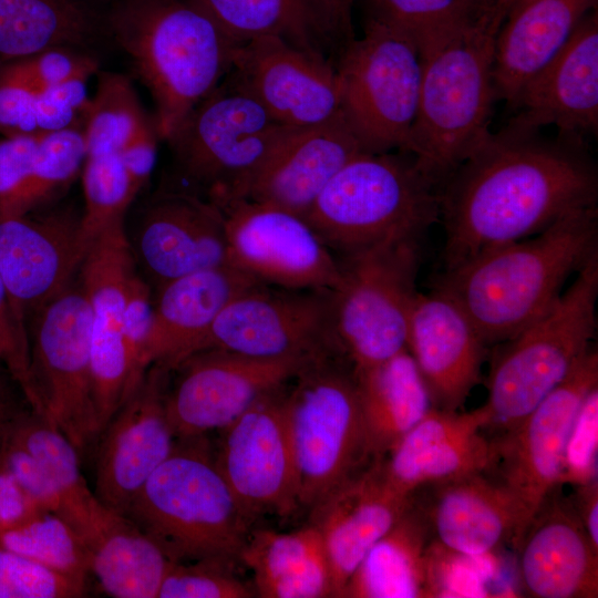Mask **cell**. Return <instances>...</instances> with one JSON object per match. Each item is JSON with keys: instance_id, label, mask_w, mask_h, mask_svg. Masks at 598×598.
Segmentation results:
<instances>
[{"instance_id": "ee69618b", "label": "cell", "mask_w": 598, "mask_h": 598, "mask_svg": "<svg viewBox=\"0 0 598 598\" xmlns=\"http://www.w3.org/2000/svg\"><path fill=\"white\" fill-rule=\"evenodd\" d=\"M234 561L199 559L173 561L157 594V598H249L255 589L238 578Z\"/></svg>"}, {"instance_id": "bcb514c9", "label": "cell", "mask_w": 598, "mask_h": 598, "mask_svg": "<svg viewBox=\"0 0 598 598\" xmlns=\"http://www.w3.org/2000/svg\"><path fill=\"white\" fill-rule=\"evenodd\" d=\"M7 62L38 91L74 79L87 80L97 69L93 56L66 47L48 49Z\"/></svg>"}, {"instance_id": "2e32d148", "label": "cell", "mask_w": 598, "mask_h": 598, "mask_svg": "<svg viewBox=\"0 0 598 598\" xmlns=\"http://www.w3.org/2000/svg\"><path fill=\"white\" fill-rule=\"evenodd\" d=\"M218 207L224 216L228 265L270 286L338 287V258L306 218L249 198Z\"/></svg>"}, {"instance_id": "6125c7cd", "label": "cell", "mask_w": 598, "mask_h": 598, "mask_svg": "<svg viewBox=\"0 0 598 598\" xmlns=\"http://www.w3.org/2000/svg\"><path fill=\"white\" fill-rule=\"evenodd\" d=\"M489 1V0H488ZM491 3V2H489ZM495 11V10H494Z\"/></svg>"}, {"instance_id": "91938a15", "label": "cell", "mask_w": 598, "mask_h": 598, "mask_svg": "<svg viewBox=\"0 0 598 598\" xmlns=\"http://www.w3.org/2000/svg\"><path fill=\"white\" fill-rule=\"evenodd\" d=\"M577 494L576 514L592 546L598 549V484L597 480L580 484Z\"/></svg>"}, {"instance_id": "8fae6325", "label": "cell", "mask_w": 598, "mask_h": 598, "mask_svg": "<svg viewBox=\"0 0 598 598\" xmlns=\"http://www.w3.org/2000/svg\"><path fill=\"white\" fill-rule=\"evenodd\" d=\"M337 258V337L353 368L367 369L406 349L420 240L385 241Z\"/></svg>"}, {"instance_id": "d590c367", "label": "cell", "mask_w": 598, "mask_h": 598, "mask_svg": "<svg viewBox=\"0 0 598 598\" xmlns=\"http://www.w3.org/2000/svg\"><path fill=\"white\" fill-rule=\"evenodd\" d=\"M234 41L276 35L328 58L336 48L322 0H193Z\"/></svg>"}, {"instance_id": "3957f363", "label": "cell", "mask_w": 598, "mask_h": 598, "mask_svg": "<svg viewBox=\"0 0 598 598\" xmlns=\"http://www.w3.org/2000/svg\"><path fill=\"white\" fill-rule=\"evenodd\" d=\"M110 28L148 89L166 141L223 81L239 45L193 0H122Z\"/></svg>"}, {"instance_id": "816d5d0a", "label": "cell", "mask_w": 598, "mask_h": 598, "mask_svg": "<svg viewBox=\"0 0 598 598\" xmlns=\"http://www.w3.org/2000/svg\"><path fill=\"white\" fill-rule=\"evenodd\" d=\"M0 465L41 509L60 516L62 503L59 491L28 451L6 437L0 444Z\"/></svg>"}, {"instance_id": "ffe728a7", "label": "cell", "mask_w": 598, "mask_h": 598, "mask_svg": "<svg viewBox=\"0 0 598 598\" xmlns=\"http://www.w3.org/2000/svg\"><path fill=\"white\" fill-rule=\"evenodd\" d=\"M90 245L71 207L0 220V275L27 333L32 317L71 283Z\"/></svg>"}, {"instance_id": "ab89813d", "label": "cell", "mask_w": 598, "mask_h": 598, "mask_svg": "<svg viewBox=\"0 0 598 598\" xmlns=\"http://www.w3.org/2000/svg\"><path fill=\"white\" fill-rule=\"evenodd\" d=\"M153 121L144 114L137 94L126 76L116 73L101 74L83 125L86 157L118 154Z\"/></svg>"}, {"instance_id": "11a10c76", "label": "cell", "mask_w": 598, "mask_h": 598, "mask_svg": "<svg viewBox=\"0 0 598 598\" xmlns=\"http://www.w3.org/2000/svg\"><path fill=\"white\" fill-rule=\"evenodd\" d=\"M157 138L158 134L153 121L118 153L134 184L140 189L146 184L154 168Z\"/></svg>"}, {"instance_id": "b9f144b4", "label": "cell", "mask_w": 598, "mask_h": 598, "mask_svg": "<svg viewBox=\"0 0 598 598\" xmlns=\"http://www.w3.org/2000/svg\"><path fill=\"white\" fill-rule=\"evenodd\" d=\"M85 158L83 127L42 134L16 216L41 208L66 188L80 172Z\"/></svg>"}, {"instance_id": "ba28073f", "label": "cell", "mask_w": 598, "mask_h": 598, "mask_svg": "<svg viewBox=\"0 0 598 598\" xmlns=\"http://www.w3.org/2000/svg\"><path fill=\"white\" fill-rule=\"evenodd\" d=\"M343 357L337 353L311 361L286 391L299 508L311 509L375 460L365 435L354 369L341 362Z\"/></svg>"}, {"instance_id": "db71d44e", "label": "cell", "mask_w": 598, "mask_h": 598, "mask_svg": "<svg viewBox=\"0 0 598 598\" xmlns=\"http://www.w3.org/2000/svg\"><path fill=\"white\" fill-rule=\"evenodd\" d=\"M0 360L11 371L33 405V391L29 372V339L13 313L8 292L0 275Z\"/></svg>"}, {"instance_id": "9c48e42d", "label": "cell", "mask_w": 598, "mask_h": 598, "mask_svg": "<svg viewBox=\"0 0 598 598\" xmlns=\"http://www.w3.org/2000/svg\"><path fill=\"white\" fill-rule=\"evenodd\" d=\"M299 128L276 122L226 80L204 97L167 140L182 188L217 206L246 198L274 153Z\"/></svg>"}, {"instance_id": "d6a6232c", "label": "cell", "mask_w": 598, "mask_h": 598, "mask_svg": "<svg viewBox=\"0 0 598 598\" xmlns=\"http://www.w3.org/2000/svg\"><path fill=\"white\" fill-rule=\"evenodd\" d=\"M261 598L334 597L331 569L318 529L250 530L239 558Z\"/></svg>"}, {"instance_id": "60d3db41", "label": "cell", "mask_w": 598, "mask_h": 598, "mask_svg": "<svg viewBox=\"0 0 598 598\" xmlns=\"http://www.w3.org/2000/svg\"><path fill=\"white\" fill-rule=\"evenodd\" d=\"M0 547L87 584V547L80 534L54 513L41 512L28 522L0 534Z\"/></svg>"}, {"instance_id": "8d00e7d4", "label": "cell", "mask_w": 598, "mask_h": 598, "mask_svg": "<svg viewBox=\"0 0 598 598\" xmlns=\"http://www.w3.org/2000/svg\"><path fill=\"white\" fill-rule=\"evenodd\" d=\"M95 33L93 14L75 0H0V61L83 48Z\"/></svg>"}, {"instance_id": "7a4b0ae2", "label": "cell", "mask_w": 598, "mask_h": 598, "mask_svg": "<svg viewBox=\"0 0 598 598\" xmlns=\"http://www.w3.org/2000/svg\"><path fill=\"white\" fill-rule=\"evenodd\" d=\"M597 254L598 210L592 206L444 270L434 289L462 308L486 347L496 346L544 315L567 279Z\"/></svg>"}, {"instance_id": "680465c9", "label": "cell", "mask_w": 598, "mask_h": 598, "mask_svg": "<svg viewBox=\"0 0 598 598\" xmlns=\"http://www.w3.org/2000/svg\"><path fill=\"white\" fill-rule=\"evenodd\" d=\"M354 0H322L327 24L339 51L353 39L351 12Z\"/></svg>"}, {"instance_id": "ac0fdd59", "label": "cell", "mask_w": 598, "mask_h": 598, "mask_svg": "<svg viewBox=\"0 0 598 598\" xmlns=\"http://www.w3.org/2000/svg\"><path fill=\"white\" fill-rule=\"evenodd\" d=\"M285 386L220 430L217 465L252 519L265 514L289 516L299 508Z\"/></svg>"}, {"instance_id": "4fadbf2b", "label": "cell", "mask_w": 598, "mask_h": 598, "mask_svg": "<svg viewBox=\"0 0 598 598\" xmlns=\"http://www.w3.org/2000/svg\"><path fill=\"white\" fill-rule=\"evenodd\" d=\"M598 385V354L592 349L575 370L513 430L491 440L496 480L517 512L512 538L518 546L527 526L563 477L568 442L579 411Z\"/></svg>"}, {"instance_id": "4dcf8cb0", "label": "cell", "mask_w": 598, "mask_h": 598, "mask_svg": "<svg viewBox=\"0 0 598 598\" xmlns=\"http://www.w3.org/2000/svg\"><path fill=\"white\" fill-rule=\"evenodd\" d=\"M434 487L427 506H421L432 539L470 556L487 555L505 538H513L517 512L508 492L482 473L465 475Z\"/></svg>"}, {"instance_id": "30bf717a", "label": "cell", "mask_w": 598, "mask_h": 598, "mask_svg": "<svg viewBox=\"0 0 598 598\" xmlns=\"http://www.w3.org/2000/svg\"><path fill=\"white\" fill-rule=\"evenodd\" d=\"M340 113L363 152L405 151L416 115L421 56L402 32L367 18L334 62Z\"/></svg>"}, {"instance_id": "e575fe53", "label": "cell", "mask_w": 598, "mask_h": 598, "mask_svg": "<svg viewBox=\"0 0 598 598\" xmlns=\"http://www.w3.org/2000/svg\"><path fill=\"white\" fill-rule=\"evenodd\" d=\"M354 374L369 448L375 460L382 458L429 412L432 401L408 349L354 369Z\"/></svg>"}, {"instance_id": "83f0119b", "label": "cell", "mask_w": 598, "mask_h": 598, "mask_svg": "<svg viewBox=\"0 0 598 598\" xmlns=\"http://www.w3.org/2000/svg\"><path fill=\"white\" fill-rule=\"evenodd\" d=\"M523 586L535 598H597L598 549L577 514L548 498L518 546Z\"/></svg>"}, {"instance_id": "d4e9b609", "label": "cell", "mask_w": 598, "mask_h": 598, "mask_svg": "<svg viewBox=\"0 0 598 598\" xmlns=\"http://www.w3.org/2000/svg\"><path fill=\"white\" fill-rule=\"evenodd\" d=\"M488 423L484 406L471 412H429L395 444L382 461L384 477L396 491L412 495L424 486L475 473H486L491 441L482 431Z\"/></svg>"}, {"instance_id": "94428289", "label": "cell", "mask_w": 598, "mask_h": 598, "mask_svg": "<svg viewBox=\"0 0 598 598\" xmlns=\"http://www.w3.org/2000/svg\"><path fill=\"white\" fill-rule=\"evenodd\" d=\"M493 9L495 10L496 14L504 21L507 12L512 8V6L516 2V0H489Z\"/></svg>"}, {"instance_id": "9f6ffc18", "label": "cell", "mask_w": 598, "mask_h": 598, "mask_svg": "<svg viewBox=\"0 0 598 598\" xmlns=\"http://www.w3.org/2000/svg\"><path fill=\"white\" fill-rule=\"evenodd\" d=\"M41 512L47 511L41 509L0 465V534L28 522Z\"/></svg>"}, {"instance_id": "603a6c76", "label": "cell", "mask_w": 598, "mask_h": 598, "mask_svg": "<svg viewBox=\"0 0 598 598\" xmlns=\"http://www.w3.org/2000/svg\"><path fill=\"white\" fill-rule=\"evenodd\" d=\"M413 499L386 481L381 458L326 496L311 512L322 539L334 589L343 590L370 548L394 525Z\"/></svg>"}, {"instance_id": "f907efd6", "label": "cell", "mask_w": 598, "mask_h": 598, "mask_svg": "<svg viewBox=\"0 0 598 598\" xmlns=\"http://www.w3.org/2000/svg\"><path fill=\"white\" fill-rule=\"evenodd\" d=\"M37 94L7 61H0V133L3 136L39 135Z\"/></svg>"}, {"instance_id": "5bb4252c", "label": "cell", "mask_w": 598, "mask_h": 598, "mask_svg": "<svg viewBox=\"0 0 598 598\" xmlns=\"http://www.w3.org/2000/svg\"><path fill=\"white\" fill-rule=\"evenodd\" d=\"M212 348L259 359L344 353L336 332L333 290L258 283L219 312L199 350Z\"/></svg>"}, {"instance_id": "44dd1931", "label": "cell", "mask_w": 598, "mask_h": 598, "mask_svg": "<svg viewBox=\"0 0 598 598\" xmlns=\"http://www.w3.org/2000/svg\"><path fill=\"white\" fill-rule=\"evenodd\" d=\"M169 375V370L152 364L96 439L94 494L118 513H126L176 443L165 406Z\"/></svg>"}, {"instance_id": "1f68e13d", "label": "cell", "mask_w": 598, "mask_h": 598, "mask_svg": "<svg viewBox=\"0 0 598 598\" xmlns=\"http://www.w3.org/2000/svg\"><path fill=\"white\" fill-rule=\"evenodd\" d=\"M83 540L90 575L106 595L157 598L173 560L131 518L101 503Z\"/></svg>"}, {"instance_id": "c3c4849f", "label": "cell", "mask_w": 598, "mask_h": 598, "mask_svg": "<svg viewBox=\"0 0 598 598\" xmlns=\"http://www.w3.org/2000/svg\"><path fill=\"white\" fill-rule=\"evenodd\" d=\"M152 312L151 289L136 271L128 283L125 306L124 339L130 365V395L140 385L147 371L144 352Z\"/></svg>"}, {"instance_id": "52a82bcc", "label": "cell", "mask_w": 598, "mask_h": 598, "mask_svg": "<svg viewBox=\"0 0 598 598\" xmlns=\"http://www.w3.org/2000/svg\"><path fill=\"white\" fill-rule=\"evenodd\" d=\"M597 298L598 254L544 315L498 344L483 405L486 427L513 430L575 370L591 350Z\"/></svg>"}, {"instance_id": "f35d334b", "label": "cell", "mask_w": 598, "mask_h": 598, "mask_svg": "<svg viewBox=\"0 0 598 598\" xmlns=\"http://www.w3.org/2000/svg\"><path fill=\"white\" fill-rule=\"evenodd\" d=\"M367 18L410 38L419 51L488 18L503 23L488 0H367Z\"/></svg>"}, {"instance_id": "8992f818", "label": "cell", "mask_w": 598, "mask_h": 598, "mask_svg": "<svg viewBox=\"0 0 598 598\" xmlns=\"http://www.w3.org/2000/svg\"><path fill=\"white\" fill-rule=\"evenodd\" d=\"M306 220L336 257L420 240L440 219L439 189L405 152H361L316 198Z\"/></svg>"}, {"instance_id": "7dc6e473", "label": "cell", "mask_w": 598, "mask_h": 598, "mask_svg": "<svg viewBox=\"0 0 598 598\" xmlns=\"http://www.w3.org/2000/svg\"><path fill=\"white\" fill-rule=\"evenodd\" d=\"M86 81L74 79L38 91L35 123L39 135L83 127L91 100Z\"/></svg>"}, {"instance_id": "f546056e", "label": "cell", "mask_w": 598, "mask_h": 598, "mask_svg": "<svg viewBox=\"0 0 598 598\" xmlns=\"http://www.w3.org/2000/svg\"><path fill=\"white\" fill-rule=\"evenodd\" d=\"M597 0H516L495 40L496 101L512 107L524 84L565 45Z\"/></svg>"}, {"instance_id": "7bdbcfd3", "label": "cell", "mask_w": 598, "mask_h": 598, "mask_svg": "<svg viewBox=\"0 0 598 598\" xmlns=\"http://www.w3.org/2000/svg\"><path fill=\"white\" fill-rule=\"evenodd\" d=\"M84 212L81 227L85 239H93L124 215L141 190L118 154L87 156L83 164Z\"/></svg>"}, {"instance_id": "cb8c5ba5", "label": "cell", "mask_w": 598, "mask_h": 598, "mask_svg": "<svg viewBox=\"0 0 598 598\" xmlns=\"http://www.w3.org/2000/svg\"><path fill=\"white\" fill-rule=\"evenodd\" d=\"M486 346L462 308L434 289L417 293L409 321L406 349L432 405L457 411L481 377Z\"/></svg>"}, {"instance_id": "4316f807", "label": "cell", "mask_w": 598, "mask_h": 598, "mask_svg": "<svg viewBox=\"0 0 598 598\" xmlns=\"http://www.w3.org/2000/svg\"><path fill=\"white\" fill-rule=\"evenodd\" d=\"M262 283L230 265L205 269L157 288L144 362L172 371L197 352L219 315L235 297Z\"/></svg>"}, {"instance_id": "e0dca14e", "label": "cell", "mask_w": 598, "mask_h": 598, "mask_svg": "<svg viewBox=\"0 0 598 598\" xmlns=\"http://www.w3.org/2000/svg\"><path fill=\"white\" fill-rule=\"evenodd\" d=\"M79 272L91 311L92 391L100 434L130 396L124 327L128 283L136 272V260L124 218L112 221L93 239Z\"/></svg>"}, {"instance_id": "7402d4cb", "label": "cell", "mask_w": 598, "mask_h": 598, "mask_svg": "<svg viewBox=\"0 0 598 598\" xmlns=\"http://www.w3.org/2000/svg\"><path fill=\"white\" fill-rule=\"evenodd\" d=\"M131 248L157 288L179 277L227 265L224 216L185 189L157 194L143 212Z\"/></svg>"}, {"instance_id": "d6986e66", "label": "cell", "mask_w": 598, "mask_h": 598, "mask_svg": "<svg viewBox=\"0 0 598 598\" xmlns=\"http://www.w3.org/2000/svg\"><path fill=\"white\" fill-rule=\"evenodd\" d=\"M224 80L256 100L285 126H315L340 112L339 80L332 60L280 37L264 35L239 44Z\"/></svg>"}, {"instance_id": "6f0895ef", "label": "cell", "mask_w": 598, "mask_h": 598, "mask_svg": "<svg viewBox=\"0 0 598 598\" xmlns=\"http://www.w3.org/2000/svg\"><path fill=\"white\" fill-rule=\"evenodd\" d=\"M29 409L32 408L19 382L0 360V444L17 420Z\"/></svg>"}, {"instance_id": "277c9868", "label": "cell", "mask_w": 598, "mask_h": 598, "mask_svg": "<svg viewBox=\"0 0 598 598\" xmlns=\"http://www.w3.org/2000/svg\"><path fill=\"white\" fill-rule=\"evenodd\" d=\"M501 25L488 18L420 52L417 109L404 152L437 189L491 132Z\"/></svg>"}, {"instance_id": "f1b7e54d", "label": "cell", "mask_w": 598, "mask_h": 598, "mask_svg": "<svg viewBox=\"0 0 598 598\" xmlns=\"http://www.w3.org/2000/svg\"><path fill=\"white\" fill-rule=\"evenodd\" d=\"M363 152L341 113L299 128L274 153L251 183L246 198L305 217L332 177Z\"/></svg>"}, {"instance_id": "6da1fadb", "label": "cell", "mask_w": 598, "mask_h": 598, "mask_svg": "<svg viewBox=\"0 0 598 598\" xmlns=\"http://www.w3.org/2000/svg\"><path fill=\"white\" fill-rule=\"evenodd\" d=\"M597 199V168L584 137H549L512 117L439 189L444 270L534 236Z\"/></svg>"}, {"instance_id": "681fc988", "label": "cell", "mask_w": 598, "mask_h": 598, "mask_svg": "<svg viewBox=\"0 0 598 598\" xmlns=\"http://www.w3.org/2000/svg\"><path fill=\"white\" fill-rule=\"evenodd\" d=\"M41 135L0 140V220L14 217L30 178Z\"/></svg>"}, {"instance_id": "836d02e7", "label": "cell", "mask_w": 598, "mask_h": 598, "mask_svg": "<svg viewBox=\"0 0 598 598\" xmlns=\"http://www.w3.org/2000/svg\"><path fill=\"white\" fill-rule=\"evenodd\" d=\"M432 535L421 506L413 499L394 525L370 548L350 577L344 598L432 597Z\"/></svg>"}, {"instance_id": "9a60e30c", "label": "cell", "mask_w": 598, "mask_h": 598, "mask_svg": "<svg viewBox=\"0 0 598 598\" xmlns=\"http://www.w3.org/2000/svg\"><path fill=\"white\" fill-rule=\"evenodd\" d=\"M313 360L259 359L215 348L190 354L172 370L165 394L176 439L225 429Z\"/></svg>"}, {"instance_id": "484cf974", "label": "cell", "mask_w": 598, "mask_h": 598, "mask_svg": "<svg viewBox=\"0 0 598 598\" xmlns=\"http://www.w3.org/2000/svg\"><path fill=\"white\" fill-rule=\"evenodd\" d=\"M514 120L585 137L598 131V17L589 12L559 52L519 91Z\"/></svg>"}, {"instance_id": "f5cc1de1", "label": "cell", "mask_w": 598, "mask_h": 598, "mask_svg": "<svg viewBox=\"0 0 598 598\" xmlns=\"http://www.w3.org/2000/svg\"><path fill=\"white\" fill-rule=\"evenodd\" d=\"M598 388L586 398L573 429L563 476L568 473L578 484L592 481L597 446Z\"/></svg>"}, {"instance_id": "7c38bea8", "label": "cell", "mask_w": 598, "mask_h": 598, "mask_svg": "<svg viewBox=\"0 0 598 598\" xmlns=\"http://www.w3.org/2000/svg\"><path fill=\"white\" fill-rule=\"evenodd\" d=\"M91 311L81 285L71 283L28 324L32 409L79 452L97 439L90 349Z\"/></svg>"}, {"instance_id": "74e56055", "label": "cell", "mask_w": 598, "mask_h": 598, "mask_svg": "<svg viewBox=\"0 0 598 598\" xmlns=\"http://www.w3.org/2000/svg\"><path fill=\"white\" fill-rule=\"evenodd\" d=\"M7 439L28 451L45 470L61 497L60 516L83 537L101 502L81 473L78 448L33 409L17 420Z\"/></svg>"}, {"instance_id": "5b68a950", "label": "cell", "mask_w": 598, "mask_h": 598, "mask_svg": "<svg viewBox=\"0 0 598 598\" xmlns=\"http://www.w3.org/2000/svg\"><path fill=\"white\" fill-rule=\"evenodd\" d=\"M124 515L173 561H235L254 520L221 474L206 435L176 439Z\"/></svg>"}, {"instance_id": "f6af8a7d", "label": "cell", "mask_w": 598, "mask_h": 598, "mask_svg": "<svg viewBox=\"0 0 598 598\" xmlns=\"http://www.w3.org/2000/svg\"><path fill=\"white\" fill-rule=\"evenodd\" d=\"M86 592L87 584L0 547V598H79Z\"/></svg>"}]
</instances>
